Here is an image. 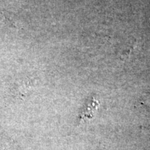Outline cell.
Returning <instances> with one entry per match:
<instances>
[{"instance_id":"obj_1","label":"cell","mask_w":150,"mask_h":150,"mask_svg":"<svg viewBox=\"0 0 150 150\" xmlns=\"http://www.w3.org/2000/svg\"><path fill=\"white\" fill-rule=\"evenodd\" d=\"M3 16L6 19V20L7 23L10 25V27H14L16 29L21 28V21H20V20H19L16 16H14L13 14L8 13L7 12H4Z\"/></svg>"}]
</instances>
